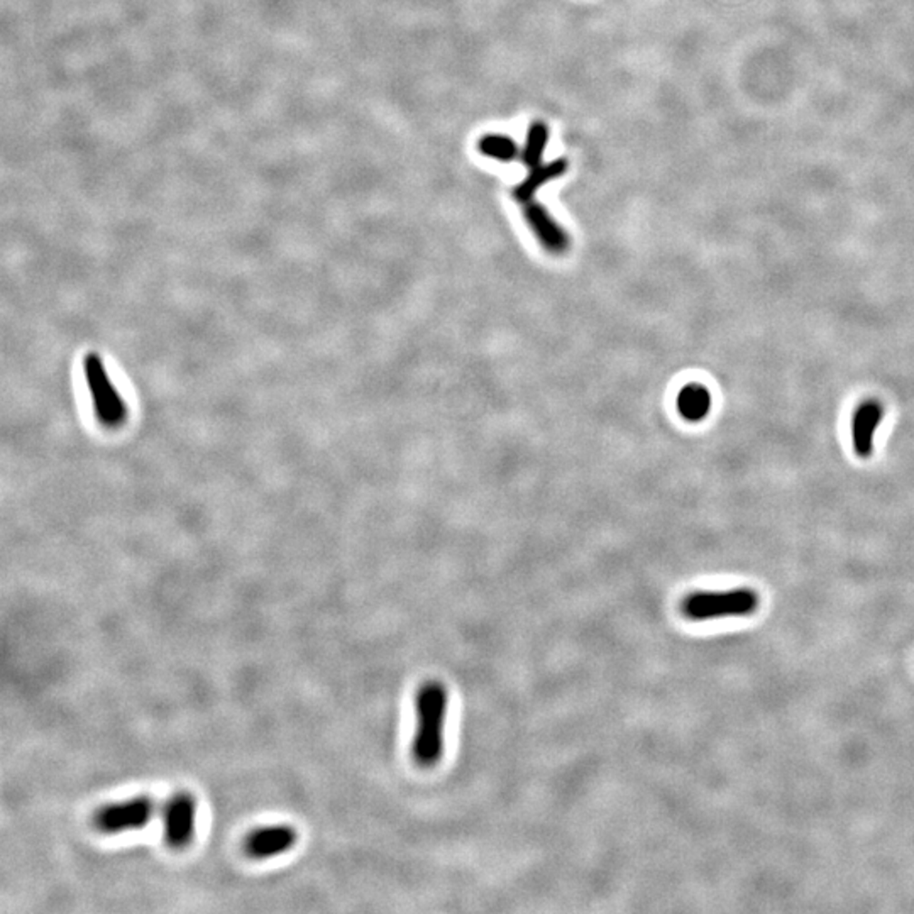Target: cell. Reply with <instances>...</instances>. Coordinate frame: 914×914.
Here are the masks:
<instances>
[{
  "mask_svg": "<svg viewBox=\"0 0 914 914\" xmlns=\"http://www.w3.org/2000/svg\"><path fill=\"white\" fill-rule=\"evenodd\" d=\"M480 151L483 153L484 157H493L498 161H513L515 157H519L517 143L509 136H500V134L484 136L483 139L480 141Z\"/></svg>",
  "mask_w": 914,
  "mask_h": 914,
  "instance_id": "obj_12",
  "label": "cell"
},
{
  "mask_svg": "<svg viewBox=\"0 0 914 914\" xmlns=\"http://www.w3.org/2000/svg\"><path fill=\"white\" fill-rule=\"evenodd\" d=\"M196 797L178 791L167 801L163 810V838L173 850L186 849L195 836Z\"/></svg>",
  "mask_w": 914,
  "mask_h": 914,
  "instance_id": "obj_5",
  "label": "cell"
},
{
  "mask_svg": "<svg viewBox=\"0 0 914 914\" xmlns=\"http://www.w3.org/2000/svg\"><path fill=\"white\" fill-rule=\"evenodd\" d=\"M157 803L149 796H138L105 805L93 814V826L105 835L141 830L153 820Z\"/></svg>",
  "mask_w": 914,
  "mask_h": 914,
  "instance_id": "obj_4",
  "label": "cell"
},
{
  "mask_svg": "<svg viewBox=\"0 0 914 914\" xmlns=\"http://www.w3.org/2000/svg\"><path fill=\"white\" fill-rule=\"evenodd\" d=\"M547 141V126L542 122H534L528 128L527 141H525L522 151V161L528 168H536L538 165H542V157H544Z\"/></svg>",
  "mask_w": 914,
  "mask_h": 914,
  "instance_id": "obj_11",
  "label": "cell"
},
{
  "mask_svg": "<svg viewBox=\"0 0 914 914\" xmlns=\"http://www.w3.org/2000/svg\"><path fill=\"white\" fill-rule=\"evenodd\" d=\"M678 410L688 422H701L711 410V393L701 383L686 385L678 395Z\"/></svg>",
  "mask_w": 914,
  "mask_h": 914,
  "instance_id": "obj_9",
  "label": "cell"
},
{
  "mask_svg": "<svg viewBox=\"0 0 914 914\" xmlns=\"http://www.w3.org/2000/svg\"><path fill=\"white\" fill-rule=\"evenodd\" d=\"M882 418H884V406L874 398L865 400L855 408L852 417V444L857 456H872L875 432Z\"/></svg>",
  "mask_w": 914,
  "mask_h": 914,
  "instance_id": "obj_7",
  "label": "cell"
},
{
  "mask_svg": "<svg viewBox=\"0 0 914 914\" xmlns=\"http://www.w3.org/2000/svg\"><path fill=\"white\" fill-rule=\"evenodd\" d=\"M299 832L291 824H270L252 830L243 847L246 855L256 861H264L287 853L295 847Z\"/></svg>",
  "mask_w": 914,
  "mask_h": 914,
  "instance_id": "obj_6",
  "label": "cell"
},
{
  "mask_svg": "<svg viewBox=\"0 0 914 914\" xmlns=\"http://www.w3.org/2000/svg\"><path fill=\"white\" fill-rule=\"evenodd\" d=\"M83 369L99 422L107 427H118L128 417V406L109 378L102 357L97 353L89 354L85 357Z\"/></svg>",
  "mask_w": 914,
  "mask_h": 914,
  "instance_id": "obj_3",
  "label": "cell"
},
{
  "mask_svg": "<svg viewBox=\"0 0 914 914\" xmlns=\"http://www.w3.org/2000/svg\"><path fill=\"white\" fill-rule=\"evenodd\" d=\"M566 170H567L566 159H556L548 165H538L536 168H532L528 176L513 190V198L522 202L523 205L532 202L538 188H542L550 180L561 176Z\"/></svg>",
  "mask_w": 914,
  "mask_h": 914,
  "instance_id": "obj_10",
  "label": "cell"
},
{
  "mask_svg": "<svg viewBox=\"0 0 914 914\" xmlns=\"http://www.w3.org/2000/svg\"><path fill=\"white\" fill-rule=\"evenodd\" d=\"M525 221L532 233L537 235L540 244L547 249L552 254H562L569 248V235L562 229L559 224L552 219L547 209L540 204H536L534 200L525 204L523 210Z\"/></svg>",
  "mask_w": 914,
  "mask_h": 914,
  "instance_id": "obj_8",
  "label": "cell"
},
{
  "mask_svg": "<svg viewBox=\"0 0 914 914\" xmlns=\"http://www.w3.org/2000/svg\"><path fill=\"white\" fill-rule=\"evenodd\" d=\"M449 692L441 681H425L415 694L417 727L412 757L420 767H433L444 754V728Z\"/></svg>",
  "mask_w": 914,
  "mask_h": 914,
  "instance_id": "obj_1",
  "label": "cell"
},
{
  "mask_svg": "<svg viewBox=\"0 0 914 914\" xmlns=\"http://www.w3.org/2000/svg\"><path fill=\"white\" fill-rule=\"evenodd\" d=\"M758 601V595L752 588L696 591L681 601V614L691 622L747 616L757 612Z\"/></svg>",
  "mask_w": 914,
  "mask_h": 914,
  "instance_id": "obj_2",
  "label": "cell"
}]
</instances>
